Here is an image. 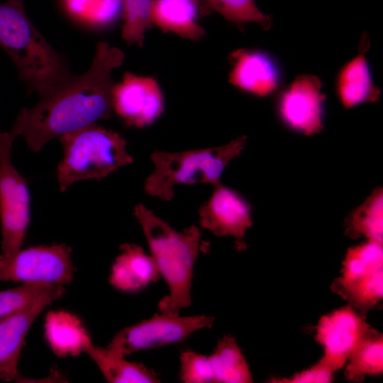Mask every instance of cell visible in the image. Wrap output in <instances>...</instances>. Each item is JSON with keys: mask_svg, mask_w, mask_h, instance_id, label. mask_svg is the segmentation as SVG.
Listing matches in <instances>:
<instances>
[{"mask_svg": "<svg viewBox=\"0 0 383 383\" xmlns=\"http://www.w3.org/2000/svg\"><path fill=\"white\" fill-rule=\"evenodd\" d=\"M124 53L106 42H99L89 69L73 75L50 94L40 97L30 109L23 108L10 132L23 137L39 151L48 141L99 120L111 117L112 72L120 67Z\"/></svg>", "mask_w": 383, "mask_h": 383, "instance_id": "obj_1", "label": "cell"}, {"mask_svg": "<svg viewBox=\"0 0 383 383\" xmlns=\"http://www.w3.org/2000/svg\"><path fill=\"white\" fill-rule=\"evenodd\" d=\"M150 255L165 279L169 293L158 303L161 313H179L192 304V283L195 262L203 250L200 230L191 226L179 232L143 204L134 208Z\"/></svg>", "mask_w": 383, "mask_h": 383, "instance_id": "obj_2", "label": "cell"}, {"mask_svg": "<svg viewBox=\"0 0 383 383\" xmlns=\"http://www.w3.org/2000/svg\"><path fill=\"white\" fill-rule=\"evenodd\" d=\"M0 45L16 67L28 92L50 94L72 74L65 59L40 33L22 0L0 2Z\"/></svg>", "mask_w": 383, "mask_h": 383, "instance_id": "obj_3", "label": "cell"}, {"mask_svg": "<svg viewBox=\"0 0 383 383\" xmlns=\"http://www.w3.org/2000/svg\"><path fill=\"white\" fill-rule=\"evenodd\" d=\"M246 143V136L242 135L223 146L174 152L156 150L151 154L154 169L145 179V191L150 196L170 201L177 184L214 186L221 182L226 167L241 154Z\"/></svg>", "mask_w": 383, "mask_h": 383, "instance_id": "obj_4", "label": "cell"}, {"mask_svg": "<svg viewBox=\"0 0 383 383\" xmlns=\"http://www.w3.org/2000/svg\"><path fill=\"white\" fill-rule=\"evenodd\" d=\"M60 140L64 152L57 169L61 192L76 182L104 178L133 161L126 140L96 123L62 135Z\"/></svg>", "mask_w": 383, "mask_h": 383, "instance_id": "obj_5", "label": "cell"}, {"mask_svg": "<svg viewBox=\"0 0 383 383\" xmlns=\"http://www.w3.org/2000/svg\"><path fill=\"white\" fill-rule=\"evenodd\" d=\"M15 138L10 131L0 133L1 256H9L21 248L30 221L28 187L11 159V150Z\"/></svg>", "mask_w": 383, "mask_h": 383, "instance_id": "obj_6", "label": "cell"}, {"mask_svg": "<svg viewBox=\"0 0 383 383\" xmlns=\"http://www.w3.org/2000/svg\"><path fill=\"white\" fill-rule=\"evenodd\" d=\"M214 320L208 315L182 316L159 312L119 331L106 348L126 357L140 350L179 343L197 331L211 328Z\"/></svg>", "mask_w": 383, "mask_h": 383, "instance_id": "obj_7", "label": "cell"}, {"mask_svg": "<svg viewBox=\"0 0 383 383\" xmlns=\"http://www.w3.org/2000/svg\"><path fill=\"white\" fill-rule=\"evenodd\" d=\"M71 251L65 244H52L0 255V282L67 284L76 270Z\"/></svg>", "mask_w": 383, "mask_h": 383, "instance_id": "obj_8", "label": "cell"}, {"mask_svg": "<svg viewBox=\"0 0 383 383\" xmlns=\"http://www.w3.org/2000/svg\"><path fill=\"white\" fill-rule=\"evenodd\" d=\"M320 79L301 74L285 87L277 100V111L282 122L291 130L311 135L323 128L324 102Z\"/></svg>", "mask_w": 383, "mask_h": 383, "instance_id": "obj_9", "label": "cell"}, {"mask_svg": "<svg viewBox=\"0 0 383 383\" xmlns=\"http://www.w3.org/2000/svg\"><path fill=\"white\" fill-rule=\"evenodd\" d=\"M198 213L201 227L217 236H231L238 250L245 249V233L252 225L251 207L237 192L216 184Z\"/></svg>", "mask_w": 383, "mask_h": 383, "instance_id": "obj_10", "label": "cell"}, {"mask_svg": "<svg viewBox=\"0 0 383 383\" xmlns=\"http://www.w3.org/2000/svg\"><path fill=\"white\" fill-rule=\"evenodd\" d=\"M372 328L365 316L350 306L321 318L316 340L323 347V359L335 372L341 368Z\"/></svg>", "mask_w": 383, "mask_h": 383, "instance_id": "obj_11", "label": "cell"}, {"mask_svg": "<svg viewBox=\"0 0 383 383\" xmlns=\"http://www.w3.org/2000/svg\"><path fill=\"white\" fill-rule=\"evenodd\" d=\"M113 111L128 126L138 128L153 123L164 111V97L152 77L126 72L114 84Z\"/></svg>", "mask_w": 383, "mask_h": 383, "instance_id": "obj_12", "label": "cell"}, {"mask_svg": "<svg viewBox=\"0 0 383 383\" xmlns=\"http://www.w3.org/2000/svg\"><path fill=\"white\" fill-rule=\"evenodd\" d=\"M65 294L62 284H50L24 310L0 320V379H19L18 365L30 328L43 311Z\"/></svg>", "mask_w": 383, "mask_h": 383, "instance_id": "obj_13", "label": "cell"}, {"mask_svg": "<svg viewBox=\"0 0 383 383\" xmlns=\"http://www.w3.org/2000/svg\"><path fill=\"white\" fill-rule=\"evenodd\" d=\"M229 82L239 89L257 96L275 91L282 71L272 55L260 50L238 49L230 55Z\"/></svg>", "mask_w": 383, "mask_h": 383, "instance_id": "obj_14", "label": "cell"}, {"mask_svg": "<svg viewBox=\"0 0 383 383\" xmlns=\"http://www.w3.org/2000/svg\"><path fill=\"white\" fill-rule=\"evenodd\" d=\"M210 13L203 0H152L151 19L165 32L198 40L205 34L199 18Z\"/></svg>", "mask_w": 383, "mask_h": 383, "instance_id": "obj_15", "label": "cell"}, {"mask_svg": "<svg viewBox=\"0 0 383 383\" xmlns=\"http://www.w3.org/2000/svg\"><path fill=\"white\" fill-rule=\"evenodd\" d=\"M368 38H362L360 53L345 64L335 82L336 93L343 106L352 108L363 103L379 100L381 91L374 84L370 67L365 57Z\"/></svg>", "mask_w": 383, "mask_h": 383, "instance_id": "obj_16", "label": "cell"}, {"mask_svg": "<svg viewBox=\"0 0 383 383\" xmlns=\"http://www.w3.org/2000/svg\"><path fill=\"white\" fill-rule=\"evenodd\" d=\"M121 252L112 265L110 284L117 290L138 292L160 277L156 264L150 255L134 243L120 246Z\"/></svg>", "mask_w": 383, "mask_h": 383, "instance_id": "obj_17", "label": "cell"}, {"mask_svg": "<svg viewBox=\"0 0 383 383\" xmlns=\"http://www.w3.org/2000/svg\"><path fill=\"white\" fill-rule=\"evenodd\" d=\"M83 352L99 367L104 377L111 383H156L160 379L153 370L141 363L128 361L125 357L110 352L106 347L87 342Z\"/></svg>", "mask_w": 383, "mask_h": 383, "instance_id": "obj_18", "label": "cell"}, {"mask_svg": "<svg viewBox=\"0 0 383 383\" xmlns=\"http://www.w3.org/2000/svg\"><path fill=\"white\" fill-rule=\"evenodd\" d=\"M45 337L52 351L60 357L76 356L90 337L79 319L65 311L48 313L45 324Z\"/></svg>", "mask_w": 383, "mask_h": 383, "instance_id": "obj_19", "label": "cell"}, {"mask_svg": "<svg viewBox=\"0 0 383 383\" xmlns=\"http://www.w3.org/2000/svg\"><path fill=\"white\" fill-rule=\"evenodd\" d=\"M331 288L347 301L349 306L365 316L382 299L383 269L350 279L338 277Z\"/></svg>", "mask_w": 383, "mask_h": 383, "instance_id": "obj_20", "label": "cell"}, {"mask_svg": "<svg viewBox=\"0 0 383 383\" xmlns=\"http://www.w3.org/2000/svg\"><path fill=\"white\" fill-rule=\"evenodd\" d=\"M209 357L213 382H252L248 363L236 340L231 335H224L218 340L213 353Z\"/></svg>", "mask_w": 383, "mask_h": 383, "instance_id": "obj_21", "label": "cell"}, {"mask_svg": "<svg viewBox=\"0 0 383 383\" xmlns=\"http://www.w3.org/2000/svg\"><path fill=\"white\" fill-rule=\"evenodd\" d=\"M345 233L353 238L363 236L368 241L382 244L383 192L376 189L345 220Z\"/></svg>", "mask_w": 383, "mask_h": 383, "instance_id": "obj_22", "label": "cell"}, {"mask_svg": "<svg viewBox=\"0 0 383 383\" xmlns=\"http://www.w3.org/2000/svg\"><path fill=\"white\" fill-rule=\"evenodd\" d=\"M345 377L350 381L362 380L366 375L383 372V335L371 328L349 357Z\"/></svg>", "mask_w": 383, "mask_h": 383, "instance_id": "obj_23", "label": "cell"}, {"mask_svg": "<svg viewBox=\"0 0 383 383\" xmlns=\"http://www.w3.org/2000/svg\"><path fill=\"white\" fill-rule=\"evenodd\" d=\"M209 11H215L226 21L243 26L248 23L259 24L264 30L270 28L272 17L262 12L255 0H203Z\"/></svg>", "mask_w": 383, "mask_h": 383, "instance_id": "obj_24", "label": "cell"}, {"mask_svg": "<svg viewBox=\"0 0 383 383\" xmlns=\"http://www.w3.org/2000/svg\"><path fill=\"white\" fill-rule=\"evenodd\" d=\"M379 269H383L382 244L367 241L348 250L340 277L350 279Z\"/></svg>", "mask_w": 383, "mask_h": 383, "instance_id": "obj_25", "label": "cell"}, {"mask_svg": "<svg viewBox=\"0 0 383 383\" xmlns=\"http://www.w3.org/2000/svg\"><path fill=\"white\" fill-rule=\"evenodd\" d=\"M152 0H123L122 38L128 45L142 46L146 30L152 25Z\"/></svg>", "mask_w": 383, "mask_h": 383, "instance_id": "obj_26", "label": "cell"}, {"mask_svg": "<svg viewBox=\"0 0 383 383\" xmlns=\"http://www.w3.org/2000/svg\"><path fill=\"white\" fill-rule=\"evenodd\" d=\"M50 284L22 283L0 291V320L16 314L29 306Z\"/></svg>", "mask_w": 383, "mask_h": 383, "instance_id": "obj_27", "label": "cell"}, {"mask_svg": "<svg viewBox=\"0 0 383 383\" xmlns=\"http://www.w3.org/2000/svg\"><path fill=\"white\" fill-rule=\"evenodd\" d=\"M179 379L184 383L213 382V374L209 356L192 350L182 351L179 356Z\"/></svg>", "mask_w": 383, "mask_h": 383, "instance_id": "obj_28", "label": "cell"}, {"mask_svg": "<svg viewBox=\"0 0 383 383\" xmlns=\"http://www.w3.org/2000/svg\"><path fill=\"white\" fill-rule=\"evenodd\" d=\"M123 16V0H97L86 22L105 28L116 23Z\"/></svg>", "mask_w": 383, "mask_h": 383, "instance_id": "obj_29", "label": "cell"}, {"mask_svg": "<svg viewBox=\"0 0 383 383\" xmlns=\"http://www.w3.org/2000/svg\"><path fill=\"white\" fill-rule=\"evenodd\" d=\"M334 371L323 360L316 365L289 378L274 379L272 382L277 383H327L333 379Z\"/></svg>", "mask_w": 383, "mask_h": 383, "instance_id": "obj_30", "label": "cell"}, {"mask_svg": "<svg viewBox=\"0 0 383 383\" xmlns=\"http://www.w3.org/2000/svg\"><path fill=\"white\" fill-rule=\"evenodd\" d=\"M96 1L97 0H65V4L72 16L86 22Z\"/></svg>", "mask_w": 383, "mask_h": 383, "instance_id": "obj_31", "label": "cell"}]
</instances>
